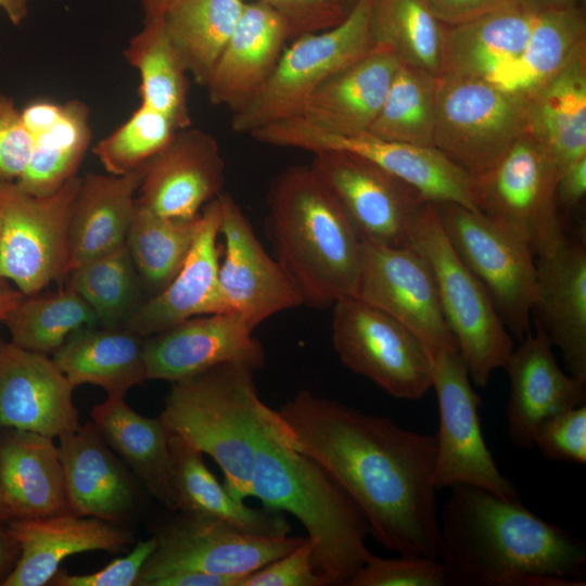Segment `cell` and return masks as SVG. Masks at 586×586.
I'll return each mask as SVG.
<instances>
[{"instance_id": "obj_38", "label": "cell", "mask_w": 586, "mask_h": 586, "mask_svg": "<svg viewBox=\"0 0 586 586\" xmlns=\"http://www.w3.org/2000/svg\"><path fill=\"white\" fill-rule=\"evenodd\" d=\"M140 75L141 104L168 117L175 127H191L188 73L166 33L163 17L144 21L124 51Z\"/></svg>"}, {"instance_id": "obj_11", "label": "cell", "mask_w": 586, "mask_h": 586, "mask_svg": "<svg viewBox=\"0 0 586 586\" xmlns=\"http://www.w3.org/2000/svg\"><path fill=\"white\" fill-rule=\"evenodd\" d=\"M558 176L550 152L527 129L493 169L474 177L476 208L525 240L535 257L549 255L566 238Z\"/></svg>"}, {"instance_id": "obj_49", "label": "cell", "mask_w": 586, "mask_h": 586, "mask_svg": "<svg viewBox=\"0 0 586 586\" xmlns=\"http://www.w3.org/2000/svg\"><path fill=\"white\" fill-rule=\"evenodd\" d=\"M314 544L309 538L244 577L241 586H323L313 565Z\"/></svg>"}, {"instance_id": "obj_20", "label": "cell", "mask_w": 586, "mask_h": 586, "mask_svg": "<svg viewBox=\"0 0 586 586\" xmlns=\"http://www.w3.org/2000/svg\"><path fill=\"white\" fill-rule=\"evenodd\" d=\"M75 386L47 354L0 339V430L61 438L76 431Z\"/></svg>"}, {"instance_id": "obj_4", "label": "cell", "mask_w": 586, "mask_h": 586, "mask_svg": "<svg viewBox=\"0 0 586 586\" xmlns=\"http://www.w3.org/2000/svg\"><path fill=\"white\" fill-rule=\"evenodd\" d=\"M281 421L260 438L251 497L290 513L314 544L313 565L323 586H347L371 555L361 510L317 462L279 438Z\"/></svg>"}, {"instance_id": "obj_42", "label": "cell", "mask_w": 586, "mask_h": 586, "mask_svg": "<svg viewBox=\"0 0 586 586\" xmlns=\"http://www.w3.org/2000/svg\"><path fill=\"white\" fill-rule=\"evenodd\" d=\"M11 342L42 354H53L76 330L98 324L88 303L72 286L25 298L4 318Z\"/></svg>"}, {"instance_id": "obj_1", "label": "cell", "mask_w": 586, "mask_h": 586, "mask_svg": "<svg viewBox=\"0 0 586 586\" xmlns=\"http://www.w3.org/2000/svg\"><path fill=\"white\" fill-rule=\"evenodd\" d=\"M278 413L282 441L322 467L365 515L370 535L402 556L438 559L435 435L301 391Z\"/></svg>"}, {"instance_id": "obj_24", "label": "cell", "mask_w": 586, "mask_h": 586, "mask_svg": "<svg viewBox=\"0 0 586 586\" xmlns=\"http://www.w3.org/2000/svg\"><path fill=\"white\" fill-rule=\"evenodd\" d=\"M504 368L510 380L507 429L514 446H534L536 429L545 419L585 404L586 382L562 371L537 324L535 333L528 332L513 348Z\"/></svg>"}, {"instance_id": "obj_45", "label": "cell", "mask_w": 586, "mask_h": 586, "mask_svg": "<svg viewBox=\"0 0 586 586\" xmlns=\"http://www.w3.org/2000/svg\"><path fill=\"white\" fill-rule=\"evenodd\" d=\"M178 129L162 113L143 104L93 146L107 174L124 175L143 166L163 150Z\"/></svg>"}, {"instance_id": "obj_58", "label": "cell", "mask_w": 586, "mask_h": 586, "mask_svg": "<svg viewBox=\"0 0 586 586\" xmlns=\"http://www.w3.org/2000/svg\"><path fill=\"white\" fill-rule=\"evenodd\" d=\"M25 296L16 286H12L10 281L0 278V321H3Z\"/></svg>"}, {"instance_id": "obj_6", "label": "cell", "mask_w": 586, "mask_h": 586, "mask_svg": "<svg viewBox=\"0 0 586 586\" xmlns=\"http://www.w3.org/2000/svg\"><path fill=\"white\" fill-rule=\"evenodd\" d=\"M409 245L431 268L446 323L471 380L485 387L492 373L505 367L513 340L488 293L448 241L434 204L421 205Z\"/></svg>"}, {"instance_id": "obj_32", "label": "cell", "mask_w": 586, "mask_h": 586, "mask_svg": "<svg viewBox=\"0 0 586 586\" xmlns=\"http://www.w3.org/2000/svg\"><path fill=\"white\" fill-rule=\"evenodd\" d=\"M91 417L107 445L122 456L148 492L165 508L177 511L171 433L161 417H144L115 396L95 405Z\"/></svg>"}, {"instance_id": "obj_54", "label": "cell", "mask_w": 586, "mask_h": 586, "mask_svg": "<svg viewBox=\"0 0 586 586\" xmlns=\"http://www.w3.org/2000/svg\"><path fill=\"white\" fill-rule=\"evenodd\" d=\"M63 104L49 100H37L27 104L21 112L25 127L31 137L50 129L60 118Z\"/></svg>"}, {"instance_id": "obj_31", "label": "cell", "mask_w": 586, "mask_h": 586, "mask_svg": "<svg viewBox=\"0 0 586 586\" xmlns=\"http://www.w3.org/2000/svg\"><path fill=\"white\" fill-rule=\"evenodd\" d=\"M144 339L125 327L86 326L73 332L52 359L75 387L93 384L107 396L124 398L148 380Z\"/></svg>"}, {"instance_id": "obj_37", "label": "cell", "mask_w": 586, "mask_h": 586, "mask_svg": "<svg viewBox=\"0 0 586 586\" xmlns=\"http://www.w3.org/2000/svg\"><path fill=\"white\" fill-rule=\"evenodd\" d=\"M244 0H179L163 16L187 73L205 86L241 16Z\"/></svg>"}, {"instance_id": "obj_23", "label": "cell", "mask_w": 586, "mask_h": 586, "mask_svg": "<svg viewBox=\"0 0 586 586\" xmlns=\"http://www.w3.org/2000/svg\"><path fill=\"white\" fill-rule=\"evenodd\" d=\"M219 196L201 211L193 244L176 276L151 295L125 323V328L148 337L195 316L225 313L219 290L220 226Z\"/></svg>"}, {"instance_id": "obj_13", "label": "cell", "mask_w": 586, "mask_h": 586, "mask_svg": "<svg viewBox=\"0 0 586 586\" xmlns=\"http://www.w3.org/2000/svg\"><path fill=\"white\" fill-rule=\"evenodd\" d=\"M332 341L346 368L396 399L418 400L432 387L424 345L403 323L356 296L333 304Z\"/></svg>"}, {"instance_id": "obj_41", "label": "cell", "mask_w": 586, "mask_h": 586, "mask_svg": "<svg viewBox=\"0 0 586 586\" xmlns=\"http://www.w3.org/2000/svg\"><path fill=\"white\" fill-rule=\"evenodd\" d=\"M201 213L191 219L156 214L136 199L126 245L143 282L156 294L176 276L198 233Z\"/></svg>"}, {"instance_id": "obj_21", "label": "cell", "mask_w": 586, "mask_h": 586, "mask_svg": "<svg viewBox=\"0 0 586 586\" xmlns=\"http://www.w3.org/2000/svg\"><path fill=\"white\" fill-rule=\"evenodd\" d=\"M226 166L218 141L196 129H179L143 165L137 201L158 215L191 219L219 196Z\"/></svg>"}, {"instance_id": "obj_35", "label": "cell", "mask_w": 586, "mask_h": 586, "mask_svg": "<svg viewBox=\"0 0 586 586\" xmlns=\"http://www.w3.org/2000/svg\"><path fill=\"white\" fill-rule=\"evenodd\" d=\"M169 449L177 511L219 519L257 536L278 538L289 535L291 526L283 512L253 508L235 498L209 471L199 449L173 433Z\"/></svg>"}, {"instance_id": "obj_3", "label": "cell", "mask_w": 586, "mask_h": 586, "mask_svg": "<svg viewBox=\"0 0 586 586\" xmlns=\"http://www.w3.org/2000/svg\"><path fill=\"white\" fill-rule=\"evenodd\" d=\"M267 205L276 259L304 304L324 308L355 296L362 241L313 168L294 165L278 174L270 183Z\"/></svg>"}, {"instance_id": "obj_57", "label": "cell", "mask_w": 586, "mask_h": 586, "mask_svg": "<svg viewBox=\"0 0 586 586\" xmlns=\"http://www.w3.org/2000/svg\"><path fill=\"white\" fill-rule=\"evenodd\" d=\"M520 8L532 12L540 13L551 10H563L582 7L584 0H513Z\"/></svg>"}, {"instance_id": "obj_9", "label": "cell", "mask_w": 586, "mask_h": 586, "mask_svg": "<svg viewBox=\"0 0 586 586\" xmlns=\"http://www.w3.org/2000/svg\"><path fill=\"white\" fill-rule=\"evenodd\" d=\"M251 135L272 146L310 153L342 150L360 155L413 189L424 202L453 203L477 211L474 177L434 146L388 141L369 131L335 135L300 116L275 122Z\"/></svg>"}, {"instance_id": "obj_26", "label": "cell", "mask_w": 586, "mask_h": 586, "mask_svg": "<svg viewBox=\"0 0 586 586\" xmlns=\"http://www.w3.org/2000/svg\"><path fill=\"white\" fill-rule=\"evenodd\" d=\"M8 528L20 547L18 559L2 586L50 584L66 558L87 551H119L130 534L113 522L65 512L13 519Z\"/></svg>"}, {"instance_id": "obj_17", "label": "cell", "mask_w": 586, "mask_h": 586, "mask_svg": "<svg viewBox=\"0 0 586 586\" xmlns=\"http://www.w3.org/2000/svg\"><path fill=\"white\" fill-rule=\"evenodd\" d=\"M361 244L356 297L378 307L408 328L428 353L457 349L424 257L412 246Z\"/></svg>"}, {"instance_id": "obj_48", "label": "cell", "mask_w": 586, "mask_h": 586, "mask_svg": "<svg viewBox=\"0 0 586 586\" xmlns=\"http://www.w3.org/2000/svg\"><path fill=\"white\" fill-rule=\"evenodd\" d=\"M33 142L21 110L0 90V179L16 181L22 176L31 155Z\"/></svg>"}, {"instance_id": "obj_59", "label": "cell", "mask_w": 586, "mask_h": 586, "mask_svg": "<svg viewBox=\"0 0 586 586\" xmlns=\"http://www.w3.org/2000/svg\"><path fill=\"white\" fill-rule=\"evenodd\" d=\"M29 0H0V9L14 25L21 24L28 13Z\"/></svg>"}, {"instance_id": "obj_22", "label": "cell", "mask_w": 586, "mask_h": 586, "mask_svg": "<svg viewBox=\"0 0 586 586\" xmlns=\"http://www.w3.org/2000/svg\"><path fill=\"white\" fill-rule=\"evenodd\" d=\"M534 323L562 354L568 373L586 382V244L563 242L536 260Z\"/></svg>"}, {"instance_id": "obj_50", "label": "cell", "mask_w": 586, "mask_h": 586, "mask_svg": "<svg viewBox=\"0 0 586 586\" xmlns=\"http://www.w3.org/2000/svg\"><path fill=\"white\" fill-rule=\"evenodd\" d=\"M156 547L155 536L139 542L125 557L117 558L103 569L89 574H68L58 571L50 584L54 586H132L136 585L146 560Z\"/></svg>"}, {"instance_id": "obj_40", "label": "cell", "mask_w": 586, "mask_h": 586, "mask_svg": "<svg viewBox=\"0 0 586 586\" xmlns=\"http://www.w3.org/2000/svg\"><path fill=\"white\" fill-rule=\"evenodd\" d=\"M33 139L28 165L16 183L33 195L44 196L76 176L91 141L89 107L79 100L67 101L59 120Z\"/></svg>"}, {"instance_id": "obj_15", "label": "cell", "mask_w": 586, "mask_h": 586, "mask_svg": "<svg viewBox=\"0 0 586 586\" xmlns=\"http://www.w3.org/2000/svg\"><path fill=\"white\" fill-rule=\"evenodd\" d=\"M156 547L136 586H149L163 575L196 571L244 579L286 555L306 537H264L211 517L180 512L154 535Z\"/></svg>"}, {"instance_id": "obj_2", "label": "cell", "mask_w": 586, "mask_h": 586, "mask_svg": "<svg viewBox=\"0 0 586 586\" xmlns=\"http://www.w3.org/2000/svg\"><path fill=\"white\" fill-rule=\"evenodd\" d=\"M440 512L438 559L451 586H584L586 546L526 509L456 485Z\"/></svg>"}, {"instance_id": "obj_52", "label": "cell", "mask_w": 586, "mask_h": 586, "mask_svg": "<svg viewBox=\"0 0 586 586\" xmlns=\"http://www.w3.org/2000/svg\"><path fill=\"white\" fill-rule=\"evenodd\" d=\"M433 15L445 26L470 23L514 5L513 0H425Z\"/></svg>"}, {"instance_id": "obj_19", "label": "cell", "mask_w": 586, "mask_h": 586, "mask_svg": "<svg viewBox=\"0 0 586 586\" xmlns=\"http://www.w3.org/2000/svg\"><path fill=\"white\" fill-rule=\"evenodd\" d=\"M253 330L240 315L218 313L189 318L148 336V380L173 383L227 362L255 371L265 364V352Z\"/></svg>"}, {"instance_id": "obj_14", "label": "cell", "mask_w": 586, "mask_h": 586, "mask_svg": "<svg viewBox=\"0 0 586 586\" xmlns=\"http://www.w3.org/2000/svg\"><path fill=\"white\" fill-rule=\"evenodd\" d=\"M429 356L440 415L435 435V488L471 485L506 499L521 500L486 446L479 416L481 398L471 385L459 352L442 349L429 353Z\"/></svg>"}, {"instance_id": "obj_36", "label": "cell", "mask_w": 586, "mask_h": 586, "mask_svg": "<svg viewBox=\"0 0 586 586\" xmlns=\"http://www.w3.org/2000/svg\"><path fill=\"white\" fill-rule=\"evenodd\" d=\"M584 44L586 20L582 7L537 13L522 54L487 80L504 90L528 98Z\"/></svg>"}, {"instance_id": "obj_43", "label": "cell", "mask_w": 586, "mask_h": 586, "mask_svg": "<svg viewBox=\"0 0 586 586\" xmlns=\"http://www.w3.org/2000/svg\"><path fill=\"white\" fill-rule=\"evenodd\" d=\"M437 77L399 63L384 103L369 128L388 141L433 146Z\"/></svg>"}, {"instance_id": "obj_39", "label": "cell", "mask_w": 586, "mask_h": 586, "mask_svg": "<svg viewBox=\"0 0 586 586\" xmlns=\"http://www.w3.org/2000/svg\"><path fill=\"white\" fill-rule=\"evenodd\" d=\"M445 28L425 0H372L370 30L374 46L435 77L443 74Z\"/></svg>"}, {"instance_id": "obj_44", "label": "cell", "mask_w": 586, "mask_h": 586, "mask_svg": "<svg viewBox=\"0 0 586 586\" xmlns=\"http://www.w3.org/2000/svg\"><path fill=\"white\" fill-rule=\"evenodd\" d=\"M68 284L94 311L98 324L124 327L145 301L143 282L126 244L74 269Z\"/></svg>"}, {"instance_id": "obj_30", "label": "cell", "mask_w": 586, "mask_h": 586, "mask_svg": "<svg viewBox=\"0 0 586 586\" xmlns=\"http://www.w3.org/2000/svg\"><path fill=\"white\" fill-rule=\"evenodd\" d=\"M0 435V488L14 519L71 512L54 438L22 430Z\"/></svg>"}, {"instance_id": "obj_27", "label": "cell", "mask_w": 586, "mask_h": 586, "mask_svg": "<svg viewBox=\"0 0 586 586\" xmlns=\"http://www.w3.org/2000/svg\"><path fill=\"white\" fill-rule=\"evenodd\" d=\"M399 63L393 52L375 47L321 84L297 116L335 135L368 131L384 103Z\"/></svg>"}, {"instance_id": "obj_60", "label": "cell", "mask_w": 586, "mask_h": 586, "mask_svg": "<svg viewBox=\"0 0 586 586\" xmlns=\"http://www.w3.org/2000/svg\"><path fill=\"white\" fill-rule=\"evenodd\" d=\"M179 0H142L144 21L161 18Z\"/></svg>"}, {"instance_id": "obj_51", "label": "cell", "mask_w": 586, "mask_h": 586, "mask_svg": "<svg viewBox=\"0 0 586 586\" xmlns=\"http://www.w3.org/2000/svg\"><path fill=\"white\" fill-rule=\"evenodd\" d=\"M278 11L289 22L293 39L329 29L342 22L347 12L334 0H253Z\"/></svg>"}, {"instance_id": "obj_8", "label": "cell", "mask_w": 586, "mask_h": 586, "mask_svg": "<svg viewBox=\"0 0 586 586\" xmlns=\"http://www.w3.org/2000/svg\"><path fill=\"white\" fill-rule=\"evenodd\" d=\"M527 129V98L483 78L437 77L433 146L473 177L493 169Z\"/></svg>"}, {"instance_id": "obj_5", "label": "cell", "mask_w": 586, "mask_h": 586, "mask_svg": "<svg viewBox=\"0 0 586 586\" xmlns=\"http://www.w3.org/2000/svg\"><path fill=\"white\" fill-rule=\"evenodd\" d=\"M253 372L227 362L173 382L160 415L170 433L217 463L224 485L240 500L251 497L262 436L279 423L278 410L259 397Z\"/></svg>"}, {"instance_id": "obj_29", "label": "cell", "mask_w": 586, "mask_h": 586, "mask_svg": "<svg viewBox=\"0 0 586 586\" xmlns=\"http://www.w3.org/2000/svg\"><path fill=\"white\" fill-rule=\"evenodd\" d=\"M143 166L124 175L88 173L81 178L68 228L66 276L126 244Z\"/></svg>"}, {"instance_id": "obj_33", "label": "cell", "mask_w": 586, "mask_h": 586, "mask_svg": "<svg viewBox=\"0 0 586 586\" xmlns=\"http://www.w3.org/2000/svg\"><path fill=\"white\" fill-rule=\"evenodd\" d=\"M527 120L559 170L586 157V44L527 98Z\"/></svg>"}, {"instance_id": "obj_12", "label": "cell", "mask_w": 586, "mask_h": 586, "mask_svg": "<svg viewBox=\"0 0 586 586\" xmlns=\"http://www.w3.org/2000/svg\"><path fill=\"white\" fill-rule=\"evenodd\" d=\"M81 178L37 196L0 179V278L26 296L66 277L68 228Z\"/></svg>"}, {"instance_id": "obj_16", "label": "cell", "mask_w": 586, "mask_h": 586, "mask_svg": "<svg viewBox=\"0 0 586 586\" xmlns=\"http://www.w3.org/2000/svg\"><path fill=\"white\" fill-rule=\"evenodd\" d=\"M313 155L309 166L339 201L361 240L409 245L424 203L413 189L360 155L342 150Z\"/></svg>"}, {"instance_id": "obj_18", "label": "cell", "mask_w": 586, "mask_h": 586, "mask_svg": "<svg viewBox=\"0 0 586 586\" xmlns=\"http://www.w3.org/2000/svg\"><path fill=\"white\" fill-rule=\"evenodd\" d=\"M219 201L224 238L219 290L225 313L240 315L255 329L271 316L303 305L297 286L265 251L234 199L221 193Z\"/></svg>"}, {"instance_id": "obj_47", "label": "cell", "mask_w": 586, "mask_h": 586, "mask_svg": "<svg viewBox=\"0 0 586 586\" xmlns=\"http://www.w3.org/2000/svg\"><path fill=\"white\" fill-rule=\"evenodd\" d=\"M534 445L550 461L585 464V404L545 419L536 429Z\"/></svg>"}, {"instance_id": "obj_46", "label": "cell", "mask_w": 586, "mask_h": 586, "mask_svg": "<svg viewBox=\"0 0 586 586\" xmlns=\"http://www.w3.org/2000/svg\"><path fill=\"white\" fill-rule=\"evenodd\" d=\"M446 573L440 559L370 555L347 586H445Z\"/></svg>"}, {"instance_id": "obj_56", "label": "cell", "mask_w": 586, "mask_h": 586, "mask_svg": "<svg viewBox=\"0 0 586 586\" xmlns=\"http://www.w3.org/2000/svg\"><path fill=\"white\" fill-rule=\"evenodd\" d=\"M20 556L17 542L8 526L0 525V585L13 570Z\"/></svg>"}, {"instance_id": "obj_53", "label": "cell", "mask_w": 586, "mask_h": 586, "mask_svg": "<svg viewBox=\"0 0 586 586\" xmlns=\"http://www.w3.org/2000/svg\"><path fill=\"white\" fill-rule=\"evenodd\" d=\"M586 193V157L559 170L557 182L558 207L573 208Z\"/></svg>"}, {"instance_id": "obj_61", "label": "cell", "mask_w": 586, "mask_h": 586, "mask_svg": "<svg viewBox=\"0 0 586 586\" xmlns=\"http://www.w3.org/2000/svg\"><path fill=\"white\" fill-rule=\"evenodd\" d=\"M13 514L10 511L8 505L5 504L3 494L0 488V525L8 523L9 521L13 520Z\"/></svg>"}, {"instance_id": "obj_34", "label": "cell", "mask_w": 586, "mask_h": 586, "mask_svg": "<svg viewBox=\"0 0 586 586\" xmlns=\"http://www.w3.org/2000/svg\"><path fill=\"white\" fill-rule=\"evenodd\" d=\"M536 15L514 4L467 24L446 26L443 74L489 79L522 54Z\"/></svg>"}, {"instance_id": "obj_55", "label": "cell", "mask_w": 586, "mask_h": 586, "mask_svg": "<svg viewBox=\"0 0 586 586\" xmlns=\"http://www.w3.org/2000/svg\"><path fill=\"white\" fill-rule=\"evenodd\" d=\"M241 578L196 571L166 574L153 579L149 586H241Z\"/></svg>"}, {"instance_id": "obj_28", "label": "cell", "mask_w": 586, "mask_h": 586, "mask_svg": "<svg viewBox=\"0 0 586 586\" xmlns=\"http://www.w3.org/2000/svg\"><path fill=\"white\" fill-rule=\"evenodd\" d=\"M59 442L71 512L110 522L126 518L133 488L94 423L80 424Z\"/></svg>"}, {"instance_id": "obj_7", "label": "cell", "mask_w": 586, "mask_h": 586, "mask_svg": "<svg viewBox=\"0 0 586 586\" xmlns=\"http://www.w3.org/2000/svg\"><path fill=\"white\" fill-rule=\"evenodd\" d=\"M371 4L372 0H357L337 25L293 39L269 79L232 113V130L250 136L264 126L297 116L321 84L372 51Z\"/></svg>"}, {"instance_id": "obj_62", "label": "cell", "mask_w": 586, "mask_h": 586, "mask_svg": "<svg viewBox=\"0 0 586 586\" xmlns=\"http://www.w3.org/2000/svg\"><path fill=\"white\" fill-rule=\"evenodd\" d=\"M334 1L348 13L357 0H334Z\"/></svg>"}, {"instance_id": "obj_25", "label": "cell", "mask_w": 586, "mask_h": 586, "mask_svg": "<svg viewBox=\"0 0 586 586\" xmlns=\"http://www.w3.org/2000/svg\"><path fill=\"white\" fill-rule=\"evenodd\" d=\"M293 33L271 7L245 2L241 16L205 85L209 101L233 112L245 105L275 71Z\"/></svg>"}, {"instance_id": "obj_10", "label": "cell", "mask_w": 586, "mask_h": 586, "mask_svg": "<svg viewBox=\"0 0 586 586\" xmlns=\"http://www.w3.org/2000/svg\"><path fill=\"white\" fill-rule=\"evenodd\" d=\"M434 205L455 252L482 283L511 336L521 342L531 332L536 297L532 249L480 211L453 203Z\"/></svg>"}]
</instances>
